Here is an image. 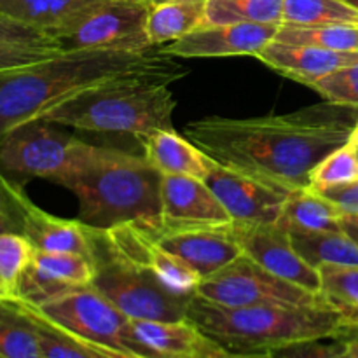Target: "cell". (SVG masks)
Wrapping results in <instances>:
<instances>
[{"instance_id":"6da1fadb","label":"cell","mask_w":358,"mask_h":358,"mask_svg":"<svg viewBox=\"0 0 358 358\" xmlns=\"http://www.w3.org/2000/svg\"><path fill=\"white\" fill-rule=\"evenodd\" d=\"M350 108L325 101L259 117L210 115L189 122L185 136L217 163L290 194L310 187L315 166L350 142Z\"/></svg>"},{"instance_id":"7a4b0ae2","label":"cell","mask_w":358,"mask_h":358,"mask_svg":"<svg viewBox=\"0 0 358 358\" xmlns=\"http://www.w3.org/2000/svg\"><path fill=\"white\" fill-rule=\"evenodd\" d=\"M161 177L145 156L76 140L58 185L79 201L77 219L96 231L122 224L161 229Z\"/></svg>"},{"instance_id":"3957f363","label":"cell","mask_w":358,"mask_h":358,"mask_svg":"<svg viewBox=\"0 0 358 358\" xmlns=\"http://www.w3.org/2000/svg\"><path fill=\"white\" fill-rule=\"evenodd\" d=\"M170 58L161 48L143 52L63 51L34 66L0 76V142L84 91Z\"/></svg>"},{"instance_id":"277c9868","label":"cell","mask_w":358,"mask_h":358,"mask_svg":"<svg viewBox=\"0 0 358 358\" xmlns=\"http://www.w3.org/2000/svg\"><path fill=\"white\" fill-rule=\"evenodd\" d=\"M187 76L180 63L168 59L152 69L126 73L84 91L49 112L41 121L94 133H117L143 140L171 129L177 107L170 84Z\"/></svg>"},{"instance_id":"5b68a950","label":"cell","mask_w":358,"mask_h":358,"mask_svg":"<svg viewBox=\"0 0 358 358\" xmlns=\"http://www.w3.org/2000/svg\"><path fill=\"white\" fill-rule=\"evenodd\" d=\"M187 318L227 353L271 352L303 339L346 336L334 306H220L192 297Z\"/></svg>"},{"instance_id":"8992f818","label":"cell","mask_w":358,"mask_h":358,"mask_svg":"<svg viewBox=\"0 0 358 358\" xmlns=\"http://www.w3.org/2000/svg\"><path fill=\"white\" fill-rule=\"evenodd\" d=\"M91 285L131 320L177 322L187 318L194 296H178L140 266L119 257L96 231Z\"/></svg>"},{"instance_id":"52a82bcc","label":"cell","mask_w":358,"mask_h":358,"mask_svg":"<svg viewBox=\"0 0 358 358\" xmlns=\"http://www.w3.org/2000/svg\"><path fill=\"white\" fill-rule=\"evenodd\" d=\"M196 296L220 306H327L322 294L287 282L247 255L203 278ZM331 306V304H329Z\"/></svg>"},{"instance_id":"ba28073f","label":"cell","mask_w":358,"mask_h":358,"mask_svg":"<svg viewBox=\"0 0 358 358\" xmlns=\"http://www.w3.org/2000/svg\"><path fill=\"white\" fill-rule=\"evenodd\" d=\"M35 308L52 324L76 338L119 352L142 355L129 332L131 318L119 311L93 285L69 290Z\"/></svg>"},{"instance_id":"9c48e42d","label":"cell","mask_w":358,"mask_h":358,"mask_svg":"<svg viewBox=\"0 0 358 358\" xmlns=\"http://www.w3.org/2000/svg\"><path fill=\"white\" fill-rule=\"evenodd\" d=\"M149 7L142 0H108L66 31L59 44L65 51H149L154 49L147 35Z\"/></svg>"},{"instance_id":"30bf717a","label":"cell","mask_w":358,"mask_h":358,"mask_svg":"<svg viewBox=\"0 0 358 358\" xmlns=\"http://www.w3.org/2000/svg\"><path fill=\"white\" fill-rule=\"evenodd\" d=\"M76 140V136L59 131L52 122H28L0 142V171L17 178L16 182L20 178H42L58 184L70 164Z\"/></svg>"},{"instance_id":"8fae6325","label":"cell","mask_w":358,"mask_h":358,"mask_svg":"<svg viewBox=\"0 0 358 358\" xmlns=\"http://www.w3.org/2000/svg\"><path fill=\"white\" fill-rule=\"evenodd\" d=\"M105 243L114 254L156 276L170 292L196 296L201 276L187 262L164 250L152 234V227L142 224H122L101 231Z\"/></svg>"},{"instance_id":"7c38bea8","label":"cell","mask_w":358,"mask_h":358,"mask_svg":"<svg viewBox=\"0 0 358 358\" xmlns=\"http://www.w3.org/2000/svg\"><path fill=\"white\" fill-rule=\"evenodd\" d=\"M243 254L259 266L310 292L322 294L320 271L296 252L289 231L278 222L236 224L231 226Z\"/></svg>"},{"instance_id":"4fadbf2b","label":"cell","mask_w":358,"mask_h":358,"mask_svg":"<svg viewBox=\"0 0 358 358\" xmlns=\"http://www.w3.org/2000/svg\"><path fill=\"white\" fill-rule=\"evenodd\" d=\"M206 185L236 224H271L280 219L290 194L213 161Z\"/></svg>"},{"instance_id":"5bb4252c","label":"cell","mask_w":358,"mask_h":358,"mask_svg":"<svg viewBox=\"0 0 358 358\" xmlns=\"http://www.w3.org/2000/svg\"><path fill=\"white\" fill-rule=\"evenodd\" d=\"M280 24L205 23L185 37L163 45V52L178 58L255 56L275 41Z\"/></svg>"},{"instance_id":"9a60e30c","label":"cell","mask_w":358,"mask_h":358,"mask_svg":"<svg viewBox=\"0 0 358 358\" xmlns=\"http://www.w3.org/2000/svg\"><path fill=\"white\" fill-rule=\"evenodd\" d=\"M233 224L205 180L182 175L161 177V229L220 227Z\"/></svg>"},{"instance_id":"2e32d148","label":"cell","mask_w":358,"mask_h":358,"mask_svg":"<svg viewBox=\"0 0 358 358\" xmlns=\"http://www.w3.org/2000/svg\"><path fill=\"white\" fill-rule=\"evenodd\" d=\"M231 226L233 224L220 227L152 229V234L164 250L187 262L201 278H208L243 255Z\"/></svg>"},{"instance_id":"e0dca14e","label":"cell","mask_w":358,"mask_h":358,"mask_svg":"<svg viewBox=\"0 0 358 358\" xmlns=\"http://www.w3.org/2000/svg\"><path fill=\"white\" fill-rule=\"evenodd\" d=\"M129 332L143 357L226 358L227 352L189 318L177 322L129 320Z\"/></svg>"},{"instance_id":"ac0fdd59","label":"cell","mask_w":358,"mask_h":358,"mask_svg":"<svg viewBox=\"0 0 358 358\" xmlns=\"http://www.w3.org/2000/svg\"><path fill=\"white\" fill-rule=\"evenodd\" d=\"M94 276L93 259L77 254H52L35 250L20 287V299L38 304L69 290L91 285Z\"/></svg>"},{"instance_id":"d6986e66","label":"cell","mask_w":358,"mask_h":358,"mask_svg":"<svg viewBox=\"0 0 358 358\" xmlns=\"http://www.w3.org/2000/svg\"><path fill=\"white\" fill-rule=\"evenodd\" d=\"M257 58L280 76L310 87L322 77L357 63L358 52H339L315 45L271 41L259 52Z\"/></svg>"},{"instance_id":"ffe728a7","label":"cell","mask_w":358,"mask_h":358,"mask_svg":"<svg viewBox=\"0 0 358 358\" xmlns=\"http://www.w3.org/2000/svg\"><path fill=\"white\" fill-rule=\"evenodd\" d=\"M24 233L35 250L52 254H77L93 259L96 229L86 226L79 219H62L38 208L34 201L23 194Z\"/></svg>"},{"instance_id":"44dd1931","label":"cell","mask_w":358,"mask_h":358,"mask_svg":"<svg viewBox=\"0 0 358 358\" xmlns=\"http://www.w3.org/2000/svg\"><path fill=\"white\" fill-rule=\"evenodd\" d=\"M105 2L108 0H0V13L59 41Z\"/></svg>"},{"instance_id":"7402d4cb","label":"cell","mask_w":358,"mask_h":358,"mask_svg":"<svg viewBox=\"0 0 358 358\" xmlns=\"http://www.w3.org/2000/svg\"><path fill=\"white\" fill-rule=\"evenodd\" d=\"M145 157L161 175H182L205 180L213 159L173 128L159 129L142 140Z\"/></svg>"},{"instance_id":"603a6c76","label":"cell","mask_w":358,"mask_h":358,"mask_svg":"<svg viewBox=\"0 0 358 358\" xmlns=\"http://www.w3.org/2000/svg\"><path fill=\"white\" fill-rule=\"evenodd\" d=\"M343 210L320 192L310 187L290 192L276 222L289 233H324L343 231Z\"/></svg>"},{"instance_id":"cb8c5ba5","label":"cell","mask_w":358,"mask_h":358,"mask_svg":"<svg viewBox=\"0 0 358 358\" xmlns=\"http://www.w3.org/2000/svg\"><path fill=\"white\" fill-rule=\"evenodd\" d=\"M208 0H166L149 7L147 35L152 48L171 44L205 24Z\"/></svg>"},{"instance_id":"d4e9b609","label":"cell","mask_w":358,"mask_h":358,"mask_svg":"<svg viewBox=\"0 0 358 358\" xmlns=\"http://www.w3.org/2000/svg\"><path fill=\"white\" fill-rule=\"evenodd\" d=\"M297 254L310 266H358V245L345 231L289 233Z\"/></svg>"},{"instance_id":"484cf974","label":"cell","mask_w":358,"mask_h":358,"mask_svg":"<svg viewBox=\"0 0 358 358\" xmlns=\"http://www.w3.org/2000/svg\"><path fill=\"white\" fill-rule=\"evenodd\" d=\"M0 358H44L34 324L14 299L0 301Z\"/></svg>"},{"instance_id":"4316f807","label":"cell","mask_w":358,"mask_h":358,"mask_svg":"<svg viewBox=\"0 0 358 358\" xmlns=\"http://www.w3.org/2000/svg\"><path fill=\"white\" fill-rule=\"evenodd\" d=\"M282 24H358V9L346 0H283Z\"/></svg>"},{"instance_id":"83f0119b","label":"cell","mask_w":358,"mask_h":358,"mask_svg":"<svg viewBox=\"0 0 358 358\" xmlns=\"http://www.w3.org/2000/svg\"><path fill=\"white\" fill-rule=\"evenodd\" d=\"M283 0H208L205 23L282 24Z\"/></svg>"},{"instance_id":"f1b7e54d","label":"cell","mask_w":358,"mask_h":358,"mask_svg":"<svg viewBox=\"0 0 358 358\" xmlns=\"http://www.w3.org/2000/svg\"><path fill=\"white\" fill-rule=\"evenodd\" d=\"M275 41L287 44L315 45L339 52H358V24L294 27L280 24Z\"/></svg>"},{"instance_id":"f546056e","label":"cell","mask_w":358,"mask_h":358,"mask_svg":"<svg viewBox=\"0 0 358 358\" xmlns=\"http://www.w3.org/2000/svg\"><path fill=\"white\" fill-rule=\"evenodd\" d=\"M14 301L20 304L21 310L27 313V317L34 324L38 346H41V352L44 358H94L76 336L69 334L62 327L52 324L34 304L24 299H20V297H16Z\"/></svg>"},{"instance_id":"4dcf8cb0","label":"cell","mask_w":358,"mask_h":358,"mask_svg":"<svg viewBox=\"0 0 358 358\" xmlns=\"http://www.w3.org/2000/svg\"><path fill=\"white\" fill-rule=\"evenodd\" d=\"M34 252V245L23 234H0V301L20 296L21 280Z\"/></svg>"},{"instance_id":"1f68e13d","label":"cell","mask_w":358,"mask_h":358,"mask_svg":"<svg viewBox=\"0 0 358 358\" xmlns=\"http://www.w3.org/2000/svg\"><path fill=\"white\" fill-rule=\"evenodd\" d=\"M355 180H358V156L355 147L348 142L325 156L315 166L310 178V189L324 192Z\"/></svg>"},{"instance_id":"d6a6232c","label":"cell","mask_w":358,"mask_h":358,"mask_svg":"<svg viewBox=\"0 0 358 358\" xmlns=\"http://www.w3.org/2000/svg\"><path fill=\"white\" fill-rule=\"evenodd\" d=\"M322 296L331 306H358V266H322Z\"/></svg>"},{"instance_id":"836d02e7","label":"cell","mask_w":358,"mask_h":358,"mask_svg":"<svg viewBox=\"0 0 358 358\" xmlns=\"http://www.w3.org/2000/svg\"><path fill=\"white\" fill-rule=\"evenodd\" d=\"M311 90L320 93L325 101L343 107H358V62L343 66L311 84Z\"/></svg>"},{"instance_id":"e575fe53","label":"cell","mask_w":358,"mask_h":358,"mask_svg":"<svg viewBox=\"0 0 358 358\" xmlns=\"http://www.w3.org/2000/svg\"><path fill=\"white\" fill-rule=\"evenodd\" d=\"M273 358H348L346 336L303 339L271 350Z\"/></svg>"},{"instance_id":"d590c367","label":"cell","mask_w":358,"mask_h":358,"mask_svg":"<svg viewBox=\"0 0 358 358\" xmlns=\"http://www.w3.org/2000/svg\"><path fill=\"white\" fill-rule=\"evenodd\" d=\"M24 189L0 171V234L24 233Z\"/></svg>"},{"instance_id":"8d00e7d4","label":"cell","mask_w":358,"mask_h":358,"mask_svg":"<svg viewBox=\"0 0 358 358\" xmlns=\"http://www.w3.org/2000/svg\"><path fill=\"white\" fill-rule=\"evenodd\" d=\"M0 44L23 45V48H49L63 49L59 41L48 35L45 31L37 30L27 23L14 20L7 14L0 13Z\"/></svg>"},{"instance_id":"74e56055","label":"cell","mask_w":358,"mask_h":358,"mask_svg":"<svg viewBox=\"0 0 358 358\" xmlns=\"http://www.w3.org/2000/svg\"><path fill=\"white\" fill-rule=\"evenodd\" d=\"M65 49L49 48H23V45L0 44V76L28 69L37 63L51 59L63 52Z\"/></svg>"},{"instance_id":"f35d334b","label":"cell","mask_w":358,"mask_h":358,"mask_svg":"<svg viewBox=\"0 0 358 358\" xmlns=\"http://www.w3.org/2000/svg\"><path fill=\"white\" fill-rule=\"evenodd\" d=\"M343 210L345 215H358V180L320 192Z\"/></svg>"},{"instance_id":"ab89813d","label":"cell","mask_w":358,"mask_h":358,"mask_svg":"<svg viewBox=\"0 0 358 358\" xmlns=\"http://www.w3.org/2000/svg\"><path fill=\"white\" fill-rule=\"evenodd\" d=\"M79 339V338H77ZM84 346L87 348V352L91 353L94 358H149V357H142V355H135V353H126V352H119V350L114 348H107V346L96 345V343H90L84 341V339H79Z\"/></svg>"},{"instance_id":"60d3db41","label":"cell","mask_w":358,"mask_h":358,"mask_svg":"<svg viewBox=\"0 0 358 358\" xmlns=\"http://www.w3.org/2000/svg\"><path fill=\"white\" fill-rule=\"evenodd\" d=\"M336 310L341 313L346 334L358 332V306H339Z\"/></svg>"},{"instance_id":"b9f144b4","label":"cell","mask_w":358,"mask_h":358,"mask_svg":"<svg viewBox=\"0 0 358 358\" xmlns=\"http://www.w3.org/2000/svg\"><path fill=\"white\" fill-rule=\"evenodd\" d=\"M341 227L350 238L358 245V215H345L341 220Z\"/></svg>"},{"instance_id":"7bdbcfd3","label":"cell","mask_w":358,"mask_h":358,"mask_svg":"<svg viewBox=\"0 0 358 358\" xmlns=\"http://www.w3.org/2000/svg\"><path fill=\"white\" fill-rule=\"evenodd\" d=\"M346 348H348V358H358V336H346Z\"/></svg>"},{"instance_id":"ee69618b","label":"cell","mask_w":358,"mask_h":358,"mask_svg":"<svg viewBox=\"0 0 358 358\" xmlns=\"http://www.w3.org/2000/svg\"><path fill=\"white\" fill-rule=\"evenodd\" d=\"M226 358H273L269 352H254V353H227Z\"/></svg>"},{"instance_id":"f6af8a7d","label":"cell","mask_w":358,"mask_h":358,"mask_svg":"<svg viewBox=\"0 0 358 358\" xmlns=\"http://www.w3.org/2000/svg\"><path fill=\"white\" fill-rule=\"evenodd\" d=\"M350 143H352V145L358 147V119L355 121V126H353L352 136H350Z\"/></svg>"},{"instance_id":"bcb514c9","label":"cell","mask_w":358,"mask_h":358,"mask_svg":"<svg viewBox=\"0 0 358 358\" xmlns=\"http://www.w3.org/2000/svg\"><path fill=\"white\" fill-rule=\"evenodd\" d=\"M142 2L149 3V6H156V3H161V2H166V0H142Z\"/></svg>"},{"instance_id":"7dc6e473","label":"cell","mask_w":358,"mask_h":358,"mask_svg":"<svg viewBox=\"0 0 358 358\" xmlns=\"http://www.w3.org/2000/svg\"><path fill=\"white\" fill-rule=\"evenodd\" d=\"M346 2H348V3H352L353 7H357V9H358V0H346Z\"/></svg>"},{"instance_id":"c3c4849f","label":"cell","mask_w":358,"mask_h":358,"mask_svg":"<svg viewBox=\"0 0 358 358\" xmlns=\"http://www.w3.org/2000/svg\"><path fill=\"white\" fill-rule=\"evenodd\" d=\"M352 334H353V336H358V332H352ZM346 336H348V334H346Z\"/></svg>"},{"instance_id":"681fc988","label":"cell","mask_w":358,"mask_h":358,"mask_svg":"<svg viewBox=\"0 0 358 358\" xmlns=\"http://www.w3.org/2000/svg\"><path fill=\"white\" fill-rule=\"evenodd\" d=\"M353 147H355V145H353ZM355 150H357V156H358V147H355Z\"/></svg>"}]
</instances>
